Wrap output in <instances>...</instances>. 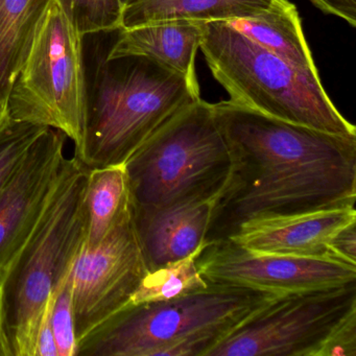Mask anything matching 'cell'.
I'll list each match as a JSON object with an SVG mask.
<instances>
[{
	"label": "cell",
	"mask_w": 356,
	"mask_h": 356,
	"mask_svg": "<svg viewBox=\"0 0 356 356\" xmlns=\"http://www.w3.org/2000/svg\"><path fill=\"white\" fill-rule=\"evenodd\" d=\"M233 156L214 201L207 243L227 241L248 220L356 201V137L339 136L229 101L212 104Z\"/></svg>",
	"instance_id": "cell-1"
},
{
	"label": "cell",
	"mask_w": 356,
	"mask_h": 356,
	"mask_svg": "<svg viewBox=\"0 0 356 356\" xmlns=\"http://www.w3.org/2000/svg\"><path fill=\"white\" fill-rule=\"evenodd\" d=\"M88 177L76 158L64 159L40 220L0 272V356H35L45 309L84 245Z\"/></svg>",
	"instance_id": "cell-2"
},
{
	"label": "cell",
	"mask_w": 356,
	"mask_h": 356,
	"mask_svg": "<svg viewBox=\"0 0 356 356\" xmlns=\"http://www.w3.org/2000/svg\"><path fill=\"white\" fill-rule=\"evenodd\" d=\"M112 43L97 56L84 134L74 147V158L88 170L124 165L164 124L201 99L197 80L151 58L108 59Z\"/></svg>",
	"instance_id": "cell-3"
},
{
	"label": "cell",
	"mask_w": 356,
	"mask_h": 356,
	"mask_svg": "<svg viewBox=\"0 0 356 356\" xmlns=\"http://www.w3.org/2000/svg\"><path fill=\"white\" fill-rule=\"evenodd\" d=\"M277 296L208 281L168 301L129 304L85 335L76 356H206Z\"/></svg>",
	"instance_id": "cell-4"
},
{
	"label": "cell",
	"mask_w": 356,
	"mask_h": 356,
	"mask_svg": "<svg viewBox=\"0 0 356 356\" xmlns=\"http://www.w3.org/2000/svg\"><path fill=\"white\" fill-rule=\"evenodd\" d=\"M200 49L233 103L329 134L356 137L355 126L333 105L318 76L293 67L229 22H205Z\"/></svg>",
	"instance_id": "cell-5"
},
{
	"label": "cell",
	"mask_w": 356,
	"mask_h": 356,
	"mask_svg": "<svg viewBox=\"0 0 356 356\" xmlns=\"http://www.w3.org/2000/svg\"><path fill=\"white\" fill-rule=\"evenodd\" d=\"M131 208L155 211L216 200L233 170V156L212 104L200 99L147 139L124 164Z\"/></svg>",
	"instance_id": "cell-6"
},
{
	"label": "cell",
	"mask_w": 356,
	"mask_h": 356,
	"mask_svg": "<svg viewBox=\"0 0 356 356\" xmlns=\"http://www.w3.org/2000/svg\"><path fill=\"white\" fill-rule=\"evenodd\" d=\"M11 120L57 129L82 141L88 109L84 36L58 0L41 17L8 99Z\"/></svg>",
	"instance_id": "cell-7"
},
{
	"label": "cell",
	"mask_w": 356,
	"mask_h": 356,
	"mask_svg": "<svg viewBox=\"0 0 356 356\" xmlns=\"http://www.w3.org/2000/svg\"><path fill=\"white\" fill-rule=\"evenodd\" d=\"M356 310V282L277 296L206 356H318L330 333Z\"/></svg>",
	"instance_id": "cell-8"
},
{
	"label": "cell",
	"mask_w": 356,
	"mask_h": 356,
	"mask_svg": "<svg viewBox=\"0 0 356 356\" xmlns=\"http://www.w3.org/2000/svg\"><path fill=\"white\" fill-rule=\"evenodd\" d=\"M131 203L93 250L82 248L72 268L74 333L81 341L131 303L147 275Z\"/></svg>",
	"instance_id": "cell-9"
},
{
	"label": "cell",
	"mask_w": 356,
	"mask_h": 356,
	"mask_svg": "<svg viewBox=\"0 0 356 356\" xmlns=\"http://www.w3.org/2000/svg\"><path fill=\"white\" fill-rule=\"evenodd\" d=\"M197 264L209 282L278 296L356 282V266L333 258L252 251L230 241L207 243Z\"/></svg>",
	"instance_id": "cell-10"
},
{
	"label": "cell",
	"mask_w": 356,
	"mask_h": 356,
	"mask_svg": "<svg viewBox=\"0 0 356 356\" xmlns=\"http://www.w3.org/2000/svg\"><path fill=\"white\" fill-rule=\"evenodd\" d=\"M65 133L47 128L0 193V272L40 220L61 170Z\"/></svg>",
	"instance_id": "cell-11"
},
{
	"label": "cell",
	"mask_w": 356,
	"mask_h": 356,
	"mask_svg": "<svg viewBox=\"0 0 356 356\" xmlns=\"http://www.w3.org/2000/svg\"><path fill=\"white\" fill-rule=\"evenodd\" d=\"M354 222L355 205L266 216L243 222L227 241L264 253L332 258L328 250L331 238Z\"/></svg>",
	"instance_id": "cell-12"
},
{
	"label": "cell",
	"mask_w": 356,
	"mask_h": 356,
	"mask_svg": "<svg viewBox=\"0 0 356 356\" xmlns=\"http://www.w3.org/2000/svg\"><path fill=\"white\" fill-rule=\"evenodd\" d=\"M216 200H195L155 211L132 210L147 272L178 261L205 243Z\"/></svg>",
	"instance_id": "cell-13"
},
{
	"label": "cell",
	"mask_w": 356,
	"mask_h": 356,
	"mask_svg": "<svg viewBox=\"0 0 356 356\" xmlns=\"http://www.w3.org/2000/svg\"><path fill=\"white\" fill-rule=\"evenodd\" d=\"M205 22L172 20L122 29L108 51V59L145 56L193 80L195 61Z\"/></svg>",
	"instance_id": "cell-14"
},
{
	"label": "cell",
	"mask_w": 356,
	"mask_h": 356,
	"mask_svg": "<svg viewBox=\"0 0 356 356\" xmlns=\"http://www.w3.org/2000/svg\"><path fill=\"white\" fill-rule=\"evenodd\" d=\"M284 0H141L124 8V30L152 22H226L247 19L276 7Z\"/></svg>",
	"instance_id": "cell-15"
},
{
	"label": "cell",
	"mask_w": 356,
	"mask_h": 356,
	"mask_svg": "<svg viewBox=\"0 0 356 356\" xmlns=\"http://www.w3.org/2000/svg\"><path fill=\"white\" fill-rule=\"evenodd\" d=\"M229 24L293 67L318 76L302 31L299 12L289 0L253 17Z\"/></svg>",
	"instance_id": "cell-16"
},
{
	"label": "cell",
	"mask_w": 356,
	"mask_h": 356,
	"mask_svg": "<svg viewBox=\"0 0 356 356\" xmlns=\"http://www.w3.org/2000/svg\"><path fill=\"white\" fill-rule=\"evenodd\" d=\"M51 0H0V97L8 102Z\"/></svg>",
	"instance_id": "cell-17"
},
{
	"label": "cell",
	"mask_w": 356,
	"mask_h": 356,
	"mask_svg": "<svg viewBox=\"0 0 356 356\" xmlns=\"http://www.w3.org/2000/svg\"><path fill=\"white\" fill-rule=\"evenodd\" d=\"M87 229L85 250H93L104 241L130 204L124 165L89 170L86 195Z\"/></svg>",
	"instance_id": "cell-18"
},
{
	"label": "cell",
	"mask_w": 356,
	"mask_h": 356,
	"mask_svg": "<svg viewBox=\"0 0 356 356\" xmlns=\"http://www.w3.org/2000/svg\"><path fill=\"white\" fill-rule=\"evenodd\" d=\"M206 245L207 241L187 257L147 272L130 304L168 301L207 286L208 281L202 276L197 264Z\"/></svg>",
	"instance_id": "cell-19"
},
{
	"label": "cell",
	"mask_w": 356,
	"mask_h": 356,
	"mask_svg": "<svg viewBox=\"0 0 356 356\" xmlns=\"http://www.w3.org/2000/svg\"><path fill=\"white\" fill-rule=\"evenodd\" d=\"M72 16L83 36L106 34L122 29L120 0H58Z\"/></svg>",
	"instance_id": "cell-20"
},
{
	"label": "cell",
	"mask_w": 356,
	"mask_h": 356,
	"mask_svg": "<svg viewBox=\"0 0 356 356\" xmlns=\"http://www.w3.org/2000/svg\"><path fill=\"white\" fill-rule=\"evenodd\" d=\"M49 127L11 120L0 131V193L5 188L29 149Z\"/></svg>",
	"instance_id": "cell-21"
},
{
	"label": "cell",
	"mask_w": 356,
	"mask_h": 356,
	"mask_svg": "<svg viewBox=\"0 0 356 356\" xmlns=\"http://www.w3.org/2000/svg\"><path fill=\"white\" fill-rule=\"evenodd\" d=\"M72 268L58 289L51 306V326L59 356H76L78 346L74 333Z\"/></svg>",
	"instance_id": "cell-22"
},
{
	"label": "cell",
	"mask_w": 356,
	"mask_h": 356,
	"mask_svg": "<svg viewBox=\"0 0 356 356\" xmlns=\"http://www.w3.org/2000/svg\"><path fill=\"white\" fill-rule=\"evenodd\" d=\"M318 356H356V310L330 333Z\"/></svg>",
	"instance_id": "cell-23"
},
{
	"label": "cell",
	"mask_w": 356,
	"mask_h": 356,
	"mask_svg": "<svg viewBox=\"0 0 356 356\" xmlns=\"http://www.w3.org/2000/svg\"><path fill=\"white\" fill-rule=\"evenodd\" d=\"M331 257L356 266V222L343 227L328 245Z\"/></svg>",
	"instance_id": "cell-24"
},
{
	"label": "cell",
	"mask_w": 356,
	"mask_h": 356,
	"mask_svg": "<svg viewBox=\"0 0 356 356\" xmlns=\"http://www.w3.org/2000/svg\"><path fill=\"white\" fill-rule=\"evenodd\" d=\"M312 3L321 11L337 16L356 26V0H312Z\"/></svg>",
	"instance_id": "cell-25"
},
{
	"label": "cell",
	"mask_w": 356,
	"mask_h": 356,
	"mask_svg": "<svg viewBox=\"0 0 356 356\" xmlns=\"http://www.w3.org/2000/svg\"><path fill=\"white\" fill-rule=\"evenodd\" d=\"M11 120L8 102L0 97V131L3 130Z\"/></svg>",
	"instance_id": "cell-26"
},
{
	"label": "cell",
	"mask_w": 356,
	"mask_h": 356,
	"mask_svg": "<svg viewBox=\"0 0 356 356\" xmlns=\"http://www.w3.org/2000/svg\"><path fill=\"white\" fill-rule=\"evenodd\" d=\"M120 3H122V8L129 7V6L134 5V3H139L141 0H120Z\"/></svg>",
	"instance_id": "cell-27"
},
{
	"label": "cell",
	"mask_w": 356,
	"mask_h": 356,
	"mask_svg": "<svg viewBox=\"0 0 356 356\" xmlns=\"http://www.w3.org/2000/svg\"><path fill=\"white\" fill-rule=\"evenodd\" d=\"M0 329H1V300H0Z\"/></svg>",
	"instance_id": "cell-28"
}]
</instances>
